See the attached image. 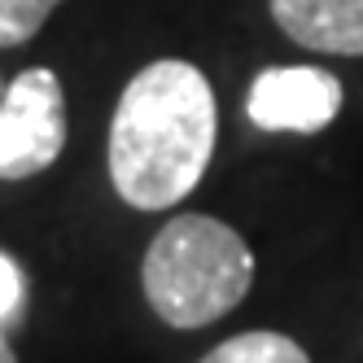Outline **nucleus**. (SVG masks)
Here are the masks:
<instances>
[{"label": "nucleus", "mask_w": 363, "mask_h": 363, "mask_svg": "<svg viewBox=\"0 0 363 363\" xmlns=\"http://www.w3.org/2000/svg\"><path fill=\"white\" fill-rule=\"evenodd\" d=\"M66 149V92L48 66H31L0 92V179H31Z\"/></svg>", "instance_id": "obj_3"}, {"label": "nucleus", "mask_w": 363, "mask_h": 363, "mask_svg": "<svg viewBox=\"0 0 363 363\" xmlns=\"http://www.w3.org/2000/svg\"><path fill=\"white\" fill-rule=\"evenodd\" d=\"M201 363H311V354L284 333L272 328H254V333H237L223 346H215Z\"/></svg>", "instance_id": "obj_6"}, {"label": "nucleus", "mask_w": 363, "mask_h": 363, "mask_svg": "<svg viewBox=\"0 0 363 363\" xmlns=\"http://www.w3.org/2000/svg\"><path fill=\"white\" fill-rule=\"evenodd\" d=\"M0 363H18V359H13V346L5 342V333H0Z\"/></svg>", "instance_id": "obj_9"}, {"label": "nucleus", "mask_w": 363, "mask_h": 363, "mask_svg": "<svg viewBox=\"0 0 363 363\" xmlns=\"http://www.w3.org/2000/svg\"><path fill=\"white\" fill-rule=\"evenodd\" d=\"M22 302V272L9 254H0V324H5Z\"/></svg>", "instance_id": "obj_8"}, {"label": "nucleus", "mask_w": 363, "mask_h": 363, "mask_svg": "<svg viewBox=\"0 0 363 363\" xmlns=\"http://www.w3.org/2000/svg\"><path fill=\"white\" fill-rule=\"evenodd\" d=\"M342 110V79L320 66H272L254 79L245 114L263 132H320Z\"/></svg>", "instance_id": "obj_4"}, {"label": "nucleus", "mask_w": 363, "mask_h": 363, "mask_svg": "<svg viewBox=\"0 0 363 363\" xmlns=\"http://www.w3.org/2000/svg\"><path fill=\"white\" fill-rule=\"evenodd\" d=\"M140 284L162 324L206 328L250 294L254 254L241 232L223 219L179 215L149 241Z\"/></svg>", "instance_id": "obj_2"}, {"label": "nucleus", "mask_w": 363, "mask_h": 363, "mask_svg": "<svg viewBox=\"0 0 363 363\" xmlns=\"http://www.w3.org/2000/svg\"><path fill=\"white\" fill-rule=\"evenodd\" d=\"M276 27L315 53L363 57V0H267Z\"/></svg>", "instance_id": "obj_5"}, {"label": "nucleus", "mask_w": 363, "mask_h": 363, "mask_svg": "<svg viewBox=\"0 0 363 363\" xmlns=\"http://www.w3.org/2000/svg\"><path fill=\"white\" fill-rule=\"evenodd\" d=\"M219 114L211 79L179 57L132 74L110 118V179L127 206L167 211L184 201L215 153Z\"/></svg>", "instance_id": "obj_1"}, {"label": "nucleus", "mask_w": 363, "mask_h": 363, "mask_svg": "<svg viewBox=\"0 0 363 363\" xmlns=\"http://www.w3.org/2000/svg\"><path fill=\"white\" fill-rule=\"evenodd\" d=\"M57 5L62 0H0V48H22L35 40Z\"/></svg>", "instance_id": "obj_7"}]
</instances>
